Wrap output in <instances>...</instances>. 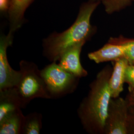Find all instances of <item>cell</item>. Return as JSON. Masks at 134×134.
<instances>
[{
    "label": "cell",
    "mask_w": 134,
    "mask_h": 134,
    "mask_svg": "<svg viewBox=\"0 0 134 134\" xmlns=\"http://www.w3.org/2000/svg\"><path fill=\"white\" fill-rule=\"evenodd\" d=\"M113 71L109 65L98 72L90 85L86 97L81 101L77 114L81 125L90 134H104V126L111 98L109 81Z\"/></svg>",
    "instance_id": "6da1fadb"
},
{
    "label": "cell",
    "mask_w": 134,
    "mask_h": 134,
    "mask_svg": "<svg viewBox=\"0 0 134 134\" xmlns=\"http://www.w3.org/2000/svg\"><path fill=\"white\" fill-rule=\"evenodd\" d=\"M99 3L89 1L82 4L77 19L69 28L62 32H53L44 39L43 56L51 62H57L69 49L79 43H86L95 33L91 19Z\"/></svg>",
    "instance_id": "7a4b0ae2"
},
{
    "label": "cell",
    "mask_w": 134,
    "mask_h": 134,
    "mask_svg": "<svg viewBox=\"0 0 134 134\" xmlns=\"http://www.w3.org/2000/svg\"><path fill=\"white\" fill-rule=\"evenodd\" d=\"M20 77L15 86L22 101L23 108L35 98L51 99L41 70L34 63L27 60L19 62Z\"/></svg>",
    "instance_id": "3957f363"
},
{
    "label": "cell",
    "mask_w": 134,
    "mask_h": 134,
    "mask_svg": "<svg viewBox=\"0 0 134 134\" xmlns=\"http://www.w3.org/2000/svg\"><path fill=\"white\" fill-rule=\"evenodd\" d=\"M41 72L51 99L74 92L81 79L66 71L57 62H52L44 67Z\"/></svg>",
    "instance_id": "277c9868"
},
{
    "label": "cell",
    "mask_w": 134,
    "mask_h": 134,
    "mask_svg": "<svg viewBox=\"0 0 134 134\" xmlns=\"http://www.w3.org/2000/svg\"><path fill=\"white\" fill-rule=\"evenodd\" d=\"M128 104L121 97L110 99L104 126V134H128Z\"/></svg>",
    "instance_id": "5b68a950"
},
{
    "label": "cell",
    "mask_w": 134,
    "mask_h": 134,
    "mask_svg": "<svg viewBox=\"0 0 134 134\" xmlns=\"http://www.w3.org/2000/svg\"><path fill=\"white\" fill-rule=\"evenodd\" d=\"M14 34L9 32L0 37V90L15 87L20 77V71L10 66L7 56V50L13 43Z\"/></svg>",
    "instance_id": "8992f818"
},
{
    "label": "cell",
    "mask_w": 134,
    "mask_h": 134,
    "mask_svg": "<svg viewBox=\"0 0 134 134\" xmlns=\"http://www.w3.org/2000/svg\"><path fill=\"white\" fill-rule=\"evenodd\" d=\"M129 45L128 39L123 37H111L108 42L99 49L88 54V58L96 64L112 62L126 57Z\"/></svg>",
    "instance_id": "52a82bcc"
},
{
    "label": "cell",
    "mask_w": 134,
    "mask_h": 134,
    "mask_svg": "<svg viewBox=\"0 0 134 134\" xmlns=\"http://www.w3.org/2000/svg\"><path fill=\"white\" fill-rule=\"evenodd\" d=\"M86 43L82 42L69 49L60 58L59 64L66 71L75 76L81 78L87 76L88 72L81 65L80 55Z\"/></svg>",
    "instance_id": "ba28073f"
},
{
    "label": "cell",
    "mask_w": 134,
    "mask_h": 134,
    "mask_svg": "<svg viewBox=\"0 0 134 134\" xmlns=\"http://www.w3.org/2000/svg\"><path fill=\"white\" fill-rule=\"evenodd\" d=\"M114 63L113 71L109 81L111 98L119 97L123 91L125 82V73L129 63L126 58L120 59Z\"/></svg>",
    "instance_id": "9c48e42d"
},
{
    "label": "cell",
    "mask_w": 134,
    "mask_h": 134,
    "mask_svg": "<svg viewBox=\"0 0 134 134\" xmlns=\"http://www.w3.org/2000/svg\"><path fill=\"white\" fill-rule=\"evenodd\" d=\"M34 0H10L8 12L9 32L14 34L25 22L24 14Z\"/></svg>",
    "instance_id": "30bf717a"
},
{
    "label": "cell",
    "mask_w": 134,
    "mask_h": 134,
    "mask_svg": "<svg viewBox=\"0 0 134 134\" xmlns=\"http://www.w3.org/2000/svg\"><path fill=\"white\" fill-rule=\"evenodd\" d=\"M22 108V101L15 87L0 90V120L10 113Z\"/></svg>",
    "instance_id": "8fae6325"
},
{
    "label": "cell",
    "mask_w": 134,
    "mask_h": 134,
    "mask_svg": "<svg viewBox=\"0 0 134 134\" xmlns=\"http://www.w3.org/2000/svg\"><path fill=\"white\" fill-rule=\"evenodd\" d=\"M25 116L21 109L14 111L0 120V134H22Z\"/></svg>",
    "instance_id": "7c38bea8"
},
{
    "label": "cell",
    "mask_w": 134,
    "mask_h": 134,
    "mask_svg": "<svg viewBox=\"0 0 134 134\" xmlns=\"http://www.w3.org/2000/svg\"><path fill=\"white\" fill-rule=\"evenodd\" d=\"M42 128V116L40 113L32 112L25 116L22 134H40Z\"/></svg>",
    "instance_id": "4fadbf2b"
},
{
    "label": "cell",
    "mask_w": 134,
    "mask_h": 134,
    "mask_svg": "<svg viewBox=\"0 0 134 134\" xmlns=\"http://www.w3.org/2000/svg\"><path fill=\"white\" fill-rule=\"evenodd\" d=\"M128 104V134H134V89L128 87L125 98Z\"/></svg>",
    "instance_id": "5bb4252c"
},
{
    "label": "cell",
    "mask_w": 134,
    "mask_h": 134,
    "mask_svg": "<svg viewBox=\"0 0 134 134\" xmlns=\"http://www.w3.org/2000/svg\"><path fill=\"white\" fill-rule=\"evenodd\" d=\"M106 12L112 14L129 5L131 0H102Z\"/></svg>",
    "instance_id": "9a60e30c"
},
{
    "label": "cell",
    "mask_w": 134,
    "mask_h": 134,
    "mask_svg": "<svg viewBox=\"0 0 134 134\" xmlns=\"http://www.w3.org/2000/svg\"><path fill=\"white\" fill-rule=\"evenodd\" d=\"M125 82L129 88L134 89V65H130L127 67L125 73Z\"/></svg>",
    "instance_id": "2e32d148"
},
{
    "label": "cell",
    "mask_w": 134,
    "mask_h": 134,
    "mask_svg": "<svg viewBox=\"0 0 134 134\" xmlns=\"http://www.w3.org/2000/svg\"><path fill=\"white\" fill-rule=\"evenodd\" d=\"M129 39V45L127 49L125 58L130 65H134V39Z\"/></svg>",
    "instance_id": "e0dca14e"
},
{
    "label": "cell",
    "mask_w": 134,
    "mask_h": 134,
    "mask_svg": "<svg viewBox=\"0 0 134 134\" xmlns=\"http://www.w3.org/2000/svg\"><path fill=\"white\" fill-rule=\"evenodd\" d=\"M10 0H0V10L3 14L8 12Z\"/></svg>",
    "instance_id": "ac0fdd59"
},
{
    "label": "cell",
    "mask_w": 134,
    "mask_h": 134,
    "mask_svg": "<svg viewBox=\"0 0 134 134\" xmlns=\"http://www.w3.org/2000/svg\"><path fill=\"white\" fill-rule=\"evenodd\" d=\"M91 1H92V2H100V1H102V0H90Z\"/></svg>",
    "instance_id": "d6986e66"
}]
</instances>
